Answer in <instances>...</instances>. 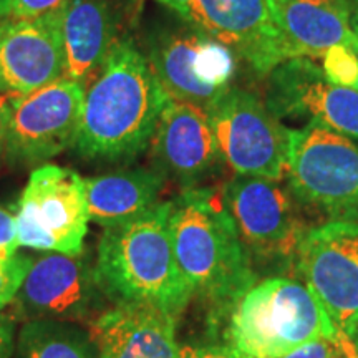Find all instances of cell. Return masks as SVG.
I'll return each instance as SVG.
<instances>
[{
    "mask_svg": "<svg viewBox=\"0 0 358 358\" xmlns=\"http://www.w3.org/2000/svg\"><path fill=\"white\" fill-rule=\"evenodd\" d=\"M168 95L131 37L111 48L85 87L75 153L90 161L127 163L153 141Z\"/></svg>",
    "mask_w": 358,
    "mask_h": 358,
    "instance_id": "1",
    "label": "cell"
},
{
    "mask_svg": "<svg viewBox=\"0 0 358 358\" xmlns=\"http://www.w3.org/2000/svg\"><path fill=\"white\" fill-rule=\"evenodd\" d=\"M168 222L174 257L192 299L206 301L222 313L256 282L221 192L211 187L182 189L169 201Z\"/></svg>",
    "mask_w": 358,
    "mask_h": 358,
    "instance_id": "2",
    "label": "cell"
},
{
    "mask_svg": "<svg viewBox=\"0 0 358 358\" xmlns=\"http://www.w3.org/2000/svg\"><path fill=\"white\" fill-rule=\"evenodd\" d=\"M169 201L105 229L96 249L95 279L115 306L146 303L179 317L192 292L179 271L169 234Z\"/></svg>",
    "mask_w": 358,
    "mask_h": 358,
    "instance_id": "3",
    "label": "cell"
},
{
    "mask_svg": "<svg viewBox=\"0 0 358 358\" xmlns=\"http://www.w3.org/2000/svg\"><path fill=\"white\" fill-rule=\"evenodd\" d=\"M222 313L226 343L245 358H280L315 338L338 337L310 289L287 277L256 280Z\"/></svg>",
    "mask_w": 358,
    "mask_h": 358,
    "instance_id": "4",
    "label": "cell"
},
{
    "mask_svg": "<svg viewBox=\"0 0 358 358\" xmlns=\"http://www.w3.org/2000/svg\"><path fill=\"white\" fill-rule=\"evenodd\" d=\"M287 187L330 221H358V143L319 123L290 129Z\"/></svg>",
    "mask_w": 358,
    "mask_h": 358,
    "instance_id": "5",
    "label": "cell"
},
{
    "mask_svg": "<svg viewBox=\"0 0 358 358\" xmlns=\"http://www.w3.org/2000/svg\"><path fill=\"white\" fill-rule=\"evenodd\" d=\"M145 55L169 98L204 111L232 88L237 71L231 48L182 20L151 30Z\"/></svg>",
    "mask_w": 358,
    "mask_h": 358,
    "instance_id": "6",
    "label": "cell"
},
{
    "mask_svg": "<svg viewBox=\"0 0 358 358\" xmlns=\"http://www.w3.org/2000/svg\"><path fill=\"white\" fill-rule=\"evenodd\" d=\"M15 222L24 248L38 252H83L90 222L85 179L57 164L35 168L20 194Z\"/></svg>",
    "mask_w": 358,
    "mask_h": 358,
    "instance_id": "7",
    "label": "cell"
},
{
    "mask_svg": "<svg viewBox=\"0 0 358 358\" xmlns=\"http://www.w3.org/2000/svg\"><path fill=\"white\" fill-rule=\"evenodd\" d=\"M227 168L239 176L280 181L287 173L289 133L256 93L232 87L206 110Z\"/></svg>",
    "mask_w": 358,
    "mask_h": 358,
    "instance_id": "8",
    "label": "cell"
},
{
    "mask_svg": "<svg viewBox=\"0 0 358 358\" xmlns=\"http://www.w3.org/2000/svg\"><path fill=\"white\" fill-rule=\"evenodd\" d=\"M219 192L250 262L295 261L308 229L289 187L272 179L236 174Z\"/></svg>",
    "mask_w": 358,
    "mask_h": 358,
    "instance_id": "9",
    "label": "cell"
},
{
    "mask_svg": "<svg viewBox=\"0 0 358 358\" xmlns=\"http://www.w3.org/2000/svg\"><path fill=\"white\" fill-rule=\"evenodd\" d=\"M295 264L337 332L350 334L358 324V221H329L308 229Z\"/></svg>",
    "mask_w": 358,
    "mask_h": 358,
    "instance_id": "10",
    "label": "cell"
},
{
    "mask_svg": "<svg viewBox=\"0 0 358 358\" xmlns=\"http://www.w3.org/2000/svg\"><path fill=\"white\" fill-rule=\"evenodd\" d=\"M82 82L60 78L12 98L6 158L13 166H35L71 148L83 108Z\"/></svg>",
    "mask_w": 358,
    "mask_h": 358,
    "instance_id": "11",
    "label": "cell"
},
{
    "mask_svg": "<svg viewBox=\"0 0 358 358\" xmlns=\"http://www.w3.org/2000/svg\"><path fill=\"white\" fill-rule=\"evenodd\" d=\"M266 78L264 103L280 122L319 123L358 141V90L332 83L307 57L282 62Z\"/></svg>",
    "mask_w": 358,
    "mask_h": 358,
    "instance_id": "12",
    "label": "cell"
},
{
    "mask_svg": "<svg viewBox=\"0 0 358 358\" xmlns=\"http://www.w3.org/2000/svg\"><path fill=\"white\" fill-rule=\"evenodd\" d=\"M95 267L83 252H43L32 257L27 277L15 297V307L29 320L77 322L103 303Z\"/></svg>",
    "mask_w": 358,
    "mask_h": 358,
    "instance_id": "13",
    "label": "cell"
},
{
    "mask_svg": "<svg viewBox=\"0 0 358 358\" xmlns=\"http://www.w3.org/2000/svg\"><path fill=\"white\" fill-rule=\"evenodd\" d=\"M186 24L226 45L261 77L289 60L271 0H192Z\"/></svg>",
    "mask_w": 358,
    "mask_h": 358,
    "instance_id": "14",
    "label": "cell"
},
{
    "mask_svg": "<svg viewBox=\"0 0 358 358\" xmlns=\"http://www.w3.org/2000/svg\"><path fill=\"white\" fill-rule=\"evenodd\" d=\"M151 151L156 171L182 189L201 187L224 166L208 113L173 98L161 111Z\"/></svg>",
    "mask_w": 358,
    "mask_h": 358,
    "instance_id": "15",
    "label": "cell"
},
{
    "mask_svg": "<svg viewBox=\"0 0 358 358\" xmlns=\"http://www.w3.org/2000/svg\"><path fill=\"white\" fill-rule=\"evenodd\" d=\"M64 77L62 13L0 22V93L24 96Z\"/></svg>",
    "mask_w": 358,
    "mask_h": 358,
    "instance_id": "16",
    "label": "cell"
},
{
    "mask_svg": "<svg viewBox=\"0 0 358 358\" xmlns=\"http://www.w3.org/2000/svg\"><path fill=\"white\" fill-rule=\"evenodd\" d=\"M138 0H70L62 12L65 77L87 85L111 48L129 37Z\"/></svg>",
    "mask_w": 358,
    "mask_h": 358,
    "instance_id": "17",
    "label": "cell"
},
{
    "mask_svg": "<svg viewBox=\"0 0 358 358\" xmlns=\"http://www.w3.org/2000/svg\"><path fill=\"white\" fill-rule=\"evenodd\" d=\"M173 313L146 303H122L90 325L100 358H181Z\"/></svg>",
    "mask_w": 358,
    "mask_h": 358,
    "instance_id": "18",
    "label": "cell"
},
{
    "mask_svg": "<svg viewBox=\"0 0 358 358\" xmlns=\"http://www.w3.org/2000/svg\"><path fill=\"white\" fill-rule=\"evenodd\" d=\"M271 3L289 58H322L335 45H347L358 53L350 0H271Z\"/></svg>",
    "mask_w": 358,
    "mask_h": 358,
    "instance_id": "19",
    "label": "cell"
},
{
    "mask_svg": "<svg viewBox=\"0 0 358 358\" xmlns=\"http://www.w3.org/2000/svg\"><path fill=\"white\" fill-rule=\"evenodd\" d=\"M166 178L155 168H129L85 179L90 221L120 226L150 211L159 203Z\"/></svg>",
    "mask_w": 358,
    "mask_h": 358,
    "instance_id": "20",
    "label": "cell"
},
{
    "mask_svg": "<svg viewBox=\"0 0 358 358\" xmlns=\"http://www.w3.org/2000/svg\"><path fill=\"white\" fill-rule=\"evenodd\" d=\"M17 347L19 358H100L90 334L71 322L29 320Z\"/></svg>",
    "mask_w": 358,
    "mask_h": 358,
    "instance_id": "21",
    "label": "cell"
},
{
    "mask_svg": "<svg viewBox=\"0 0 358 358\" xmlns=\"http://www.w3.org/2000/svg\"><path fill=\"white\" fill-rule=\"evenodd\" d=\"M325 77L335 85L355 88L358 83V53L347 45H335L322 55Z\"/></svg>",
    "mask_w": 358,
    "mask_h": 358,
    "instance_id": "22",
    "label": "cell"
},
{
    "mask_svg": "<svg viewBox=\"0 0 358 358\" xmlns=\"http://www.w3.org/2000/svg\"><path fill=\"white\" fill-rule=\"evenodd\" d=\"M30 266L32 256L19 252L0 256V310L15 301Z\"/></svg>",
    "mask_w": 358,
    "mask_h": 358,
    "instance_id": "23",
    "label": "cell"
},
{
    "mask_svg": "<svg viewBox=\"0 0 358 358\" xmlns=\"http://www.w3.org/2000/svg\"><path fill=\"white\" fill-rule=\"evenodd\" d=\"M70 0H0V22L62 13Z\"/></svg>",
    "mask_w": 358,
    "mask_h": 358,
    "instance_id": "24",
    "label": "cell"
},
{
    "mask_svg": "<svg viewBox=\"0 0 358 358\" xmlns=\"http://www.w3.org/2000/svg\"><path fill=\"white\" fill-rule=\"evenodd\" d=\"M280 358H345L340 350L338 342L332 338H315L312 342L303 343V345L294 348L292 352L285 353Z\"/></svg>",
    "mask_w": 358,
    "mask_h": 358,
    "instance_id": "25",
    "label": "cell"
},
{
    "mask_svg": "<svg viewBox=\"0 0 358 358\" xmlns=\"http://www.w3.org/2000/svg\"><path fill=\"white\" fill-rule=\"evenodd\" d=\"M19 234H17L15 216L0 208V256H8L19 250Z\"/></svg>",
    "mask_w": 358,
    "mask_h": 358,
    "instance_id": "26",
    "label": "cell"
},
{
    "mask_svg": "<svg viewBox=\"0 0 358 358\" xmlns=\"http://www.w3.org/2000/svg\"><path fill=\"white\" fill-rule=\"evenodd\" d=\"M181 358H245L227 343H208V345L182 347Z\"/></svg>",
    "mask_w": 358,
    "mask_h": 358,
    "instance_id": "27",
    "label": "cell"
},
{
    "mask_svg": "<svg viewBox=\"0 0 358 358\" xmlns=\"http://www.w3.org/2000/svg\"><path fill=\"white\" fill-rule=\"evenodd\" d=\"M15 343V320L0 313V358H10Z\"/></svg>",
    "mask_w": 358,
    "mask_h": 358,
    "instance_id": "28",
    "label": "cell"
},
{
    "mask_svg": "<svg viewBox=\"0 0 358 358\" xmlns=\"http://www.w3.org/2000/svg\"><path fill=\"white\" fill-rule=\"evenodd\" d=\"M10 108H12V96L0 93V158L6 155Z\"/></svg>",
    "mask_w": 358,
    "mask_h": 358,
    "instance_id": "29",
    "label": "cell"
},
{
    "mask_svg": "<svg viewBox=\"0 0 358 358\" xmlns=\"http://www.w3.org/2000/svg\"><path fill=\"white\" fill-rule=\"evenodd\" d=\"M156 2H159L161 6H164L176 13L182 22H187V19H189L192 0H156Z\"/></svg>",
    "mask_w": 358,
    "mask_h": 358,
    "instance_id": "30",
    "label": "cell"
},
{
    "mask_svg": "<svg viewBox=\"0 0 358 358\" xmlns=\"http://www.w3.org/2000/svg\"><path fill=\"white\" fill-rule=\"evenodd\" d=\"M337 342H338V347L340 350H342L343 357L345 358H358V352L353 348L352 342L348 340V337L345 334H340L338 332V337H337Z\"/></svg>",
    "mask_w": 358,
    "mask_h": 358,
    "instance_id": "31",
    "label": "cell"
},
{
    "mask_svg": "<svg viewBox=\"0 0 358 358\" xmlns=\"http://www.w3.org/2000/svg\"><path fill=\"white\" fill-rule=\"evenodd\" d=\"M352 6V30L358 38V0H350Z\"/></svg>",
    "mask_w": 358,
    "mask_h": 358,
    "instance_id": "32",
    "label": "cell"
},
{
    "mask_svg": "<svg viewBox=\"0 0 358 358\" xmlns=\"http://www.w3.org/2000/svg\"><path fill=\"white\" fill-rule=\"evenodd\" d=\"M347 337H348V340H350V342H352L353 348H355V350L358 352V324H357L355 327H353V329H352V332L348 334Z\"/></svg>",
    "mask_w": 358,
    "mask_h": 358,
    "instance_id": "33",
    "label": "cell"
},
{
    "mask_svg": "<svg viewBox=\"0 0 358 358\" xmlns=\"http://www.w3.org/2000/svg\"><path fill=\"white\" fill-rule=\"evenodd\" d=\"M355 90H358V83H357V87H355Z\"/></svg>",
    "mask_w": 358,
    "mask_h": 358,
    "instance_id": "34",
    "label": "cell"
}]
</instances>
